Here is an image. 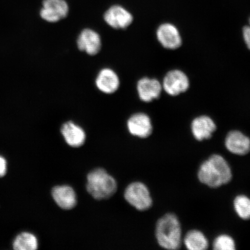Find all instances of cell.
Returning <instances> with one entry per match:
<instances>
[{
  "instance_id": "6da1fadb",
  "label": "cell",
  "mask_w": 250,
  "mask_h": 250,
  "mask_svg": "<svg viewBox=\"0 0 250 250\" xmlns=\"http://www.w3.org/2000/svg\"><path fill=\"white\" fill-rule=\"evenodd\" d=\"M232 174L229 164L223 156L212 155L201 165L199 180L211 188H218L230 182Z\"/></svg>"
},
{
  "instance_id": "7a4b0ae2",
  "label": "cell",
  "mask_w": 250,
  "mask_h": 250,
  "mask_svg": "<svg viewBox=\"0 0 250 250\" xmlns=\"http://www.w3.org/2000/svg\"><path fill=\"white\" fill-rule=\"evenodd\" d=\"M156 237L159 245L167 250H177L181 246V228L176 215L167 214L156 224Z\"/></svg>"
},
{
  "instance_id": "3957f363",
  "label": "cell",
  "mask_w": 250,
  "mask_h": 250,
  "mask_svg": "<svg viewBox=\"0 0 250 250\" xmlns=\"http://www.w3.org/2000/svg\"><path fill=\"white\" fill-rule=\"evenodd\" d=\"M117 188L116 181L103 168H97L87 175L86 189L97 200L110 198Z\"/></svg>"
},
{
  "instance_id": "277c9868",
  "label": "cell",
  "mask_w": 250,
  "mask_h": 250,
  "mask_svg": "<svg viewBox=\"0 0 250 250\" xmlns=\"http://www.w3.org/2000/svg\"><path fill=\"white\" fill-rule=\"evenodd\" d=\"M124 196L130 205L140 211L148 210L152 205L148 188L142 183L130 184L125 190Z\"/></svg>"
},
{
  "instance_id": "5b68a950",
  "label": "cell",
  "mask_w": 250,
  "mask_h": 250,
  "mask_svg": "<svg viewBox=\"0 0 250 250\" xmlns=\"http://www.w3.org/2000/svg\"><path fill=\"white\" fill-rule=\"evenodd\" d=\"M190 83L185 73L180 70H173L166 74L162 88L171 96H177L188 90Z\"/></svg>"
},
{
  "instance_id": "8992f818",
  "label": "cell",
  "mask_w": 250,
  "mask_h": 250,
  "mask_svg": "<svg viewBox=\"0 0 250 250\" xmlns=\"http://www.w3.org/2000/svg\"><path fill=\"white\" fill-rule=\"evenodd\" d=\"M69 7L65 0H43L40 15L49 23H56L67 17Z\"/></svg>"
},
{
  "instance_id": "52a82bcc",
  "label": "cell",
  "mask_w": 250,
  "mask_h": 250,
  "mask_svg": "<svg viewBox=\"0 0 250 250\" xmlns=\"http://www.w3.org/2000/svg\"><path fill=\"white\" fill-rule=\"evenodd\" d=\"M104 20L109 26L114 29H126L132 23V14L121 5H115L104 13Z\"/></svg>"
},
{
  "instance_id": "ba28073f",
  "label": "cell",
  "mask_w": 250,
  "mask_h": 250,
  "mask_svg": "<svg viewBox=\"0 0 250 250\" xmlns=\"http://www.w3.org/2000/svg\"><path fill=\"white\" fill-rule=\"evenodd\" d=\"M156 37L164 48L176 50L182 45L183 40L176 26L170 23L162 24L156 30Z\"/></svg>"
},
{
  "instance_id": "9c48e42d",
  "label": "cell",
  "mask_w": 250,
  "mask_h": 250,
  "mask_svg": "<svg viewBox=\"0 0 250 250\" xmlns=\"http://www.w3.org/2000/svg\"><path fill=\"white\" fill-rule=\"evenodd\" d=\"M77 45L80 51L85 52L87 55H98L102 47L101 37L94 30L83 29L78 37Z\"/></svg>"
},
{
  "instance_id": "30bf717a",
  "label": "cell",
  "mask_w": 250,
  "mask_h": 250,
  "mask_svg": "<svg viewBox=\"0 0 250 250\" xmlns=\"http://www.w3.org/2000/svg\"><path fill=\"white\" fill-rule=\"evenodd\" d=\"M127 129L133 136L146 138L152 134L153 127L151 119L144 112L131 115L127 121Z\"/></svg>"
},
{
  "instance_id": "8fae6325",
  "label": "cell",
  "mask_w": 250,
  "mask_h": 250,
  "mask_svg": "<svg viewBox=\"0 0 250 250\" xmlns=\"http://www.w3.org/2000/svg\"><path fill=\"white\" fill-rule=\"evenodd\" d=\"M162 85L156 78L143 77L137 83V91L140 99L149 103L158 99L161 96Z\"/></svg>"
},
{
  "instance_id": "7c38bea8",
  "label": "cell",
  "mask_w": 250,
  "mask_h": 250,
  "mask_svg": "<svg viewBox=\"0 0 250 250\" xmlns=\"http://www.w3.org/2000/svg\"><path fill=\"white\" fill-rule=\"evenodd\" d=\"M95 85L101 92L110 95L116 92L120 87V77L111 68H102L96 78Z\"/></svg>"
},
{
  "instance_id": "4fadbf2b",
  "label": "cell",
  "mask_w": 250,
  "mask_h": 250,
  "mask_svg": "<svg viewBox=\"0 0 250 250\" xmlns=\"http://www.w3.org/2000/svg\"><path fill=\"white\" fill-rule=\"evenodd\" d=\"M225 145L232 154L245 155L250 151V139L239 130H232L227 134Z\"/></svg>"
},
{
  "instance_id": "5bb4252c",
  "label": "cell",
  "mask_w": 250,
  "mask_h": 250,
  "mask_svg": "<svg viewBox=\"0 0 250 250\" xmlns=\"http://www.w3.org/2000/svg\"><path fill=\"white\" fill-rule=\"evenodd\" d=\"M216 129L214 121L207 115L196 117L191 123L193 136L198 141L210 139Z\"/></svg>"
},
{
  "instance_id": "9a60e30c",
  "label": "cell",
  "mask_w": 250,
  "mask_h": 250,
  "mask_svg": "<svg viewBox=\"0 0 250 250\" xmlns=\"http://www.w3.org/2000/svg\"><path fill=\"white\" fill-rule=\"evenodd\" d=\"M61 132L68 145L72 147H80L86 140V134L82 127L72 121L62 124Z\"/></svg>"
},
{
  "instance_id": "2e32d148",
  "label": "cell",
  "mask_w": 250,
  "mask_h": 250,
  "mask_svg": "<svg viewBox=\"0 0 250 250\" xmlns=\"http://www.w3.org/2000/svg\"><path fill=\"white\" fill-rule=\"evenodd\" d=\"M52 195L56 204L64 210H70L77 205L76 193L70 186L54 187L52 190Z\"/></svg>"
},
{
  "instance_id": "e0dca14e",
  "label": "cell",
  "mask_w": 250,
  "mask_h": 250,
  "mask_svg": "<svg viewBox=\"0 0 250 250\" xmlns=\"http://www.w3.org/2000/svg\"><path fill=\"white\" fill-rule=\"evenodd\" d=\"M184 242L187 249L190 250H204L208 247V240L205 234L198 230L189 231Z\"/></svg>"
},
{
  "instance_id": "ac0fdd59",
  "label": "cell",
  "mask_w": 250,
  "mask_h": 250,
  "mask_svg": "<svg viewBox=\"0 0 250 250\" xmlns=\"http://www.w3.org/2000/svg\"><path fill=\"white\" fill-rule=\"evenodd\" d=\"M38 240L33 234L23 232L16 237L13 248L16 250H35L38 249Z\"/></svg>"
},
{
  "instance_id": "d6986e66",
  "label": "cell",
  "mask_w": 250,
  "mask_h": 250,
  "mask_svg": "<svg viewBox=\"0 0 250 250\" xmlns=\"http://www.w3.org/2000/svg\"><path fill=\"white\" fill-rule=\"evenodd\" d=\"M234 208L240 218L250 219V199L245 195H239L234 200Z\"/></svg>"
},
{
  "instance_id": "ffe728a7",
  "label": "cell",
  "mask_w": 250,
  "mask_h": 250,
  "mask_svg": "<svg viewBox=\"0 0 250 250\" xmlns=\"http://www.w3.org/2000/svg\"><path fill=\"white\" fill-rule=\"evenodd\" d=\"M213 249L216 250H233L236 249L235 243L230 236L221 234L214 240Z\"/></svg>"
},
{
  "instance_id": "44dd1931",
  "label": "cell",
  "mask_w": 250,
  "mask_h": 250,
  "mask_svg": "<svg viewBox=\"0 0 250 250\" xmlns=\"http://www.w3.org/2000/svg\"><path fill=\"white\" fill-rule=\"evenodd\" d=\"M242 32L244 41L248 48L250 50V26H244Z\"/></svg>"
},
{
  "instance_id": "7402d4cb",
  "label": "cell",
  "mask_w": 250,
  "mask_h": 250,
  "mask_svg": "<svg viewBox=\"0 0 250 250\" xmlns=\"http://www.w3.org/2000/svg\"><path fill=\"white\" fill-rule=\"evenodd\" d=\"M7 170V161L0 155V177L4 176Z\"/></svg>"
},
{
  "instance_id": "603a6c76",
  "label": "cell",
  "mask_w": 250,
  "mask_h": 250,
  "mask_svg": "<svg viewBox=\"0 0 250 250\" xmlns=\"http://www.w3.org/2000/svg\"><path fill=\"white\" fill-rule=\"evenodd\" d=\"M249 24H250V18H249Z\"/></svg>"
}]
</instances>
